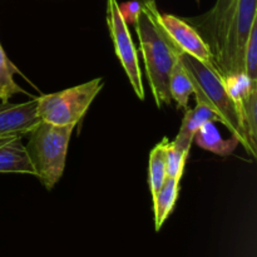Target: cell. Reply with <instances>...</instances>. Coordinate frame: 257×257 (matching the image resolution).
Wrapping results in <instances>:
<instances>
[{
	"label": "cell",
	"instance_id": "44dd1931",
	"mask_svg": "<svg viewBox=\"0 0 257 257\" xmlns=\"http://www.w3.org/2000/svg\"><path fill=\"white\" fill-rule=\"evenodd\" d=\"M9 137H10V136H9ZM5 138H7V137H0V142H2V141H4Z\"/></svg>",
	"mask_w": 257,
	"mask_h": 257
},
{
	"label": "cell",
	"instance_id": "2e32d148",
	"mask_svg": "<svg viewBox=\"0 0 257 257\" xmlns=\"http://www.w3.org/2000/svg\"><path fill=\"white\" fill-rule=\"evenodd\" d=\"M15 73H19V70L10 62L7 53L4 52V48L0 44V100L2 102H8L9 98L18 93H25L15 83Z\"/></svg>",
	"mask_w": 257,
	"mask_h": 257
},
{
	"label": "cell",
	"instance_id": "7c38bea8",
	"mask_svg": "<svg viewBox=\"0 0 257 257\" xmlns=\"http://www.w3.org/2000/svg\"><path fill=\"white\" fill-rule=\"evenodd\" d=\"M193 141L202 150L216 153L222 157L231 155L240 145L235 136H232L230 140H223L221 133L215 127V122H206L205 124L201 125L200 130L196 132Z\"/></svg>",
	"mask_w": 257,
	"mask_h": 257
},
{
	"label": "cell",
	"instance_id": "277c9868",
	"mask_svg": "<svg viewBox=\"0 0 257 257\" xmlns=\"http://www.w3.org/2000/svg\"><path fill=\"white\" fill-rule=\"evenodd\" d=\"M104 87L103 78L37 98L40 120L54 125H77Z\"/></svg>",
	"mask_w": 257,
	"mask_h": 257
},
{
	"label": "cell",
	"instance_id": "8fae6325",
	"mask_svg": "<svg viewBox=\"0 0 257 257\" xmlns=\"http://www.w3.org/2000/svg\"><path fill=\"white\" fill-rule=\"evenodd\" d=\"M206 122H218L217 115L207 107L197 104L193 109H190V108L186 109L180 132L176 136V140L172 143L181 150L190 152L196 132Z\"/></svg>",
	"mask_w": 257,
	"mask_h": 257
},
{
	"label": "cell",
	"instance_id": "7a4b0ae2",
	"mask_svg": "<svg viewBox=\"0 0 257 257\" xmlns=\"http://www.w3.org/2000/svg\"><path fill=\"white\" fill-rule=\"evenodd\" d=\"M157 14L156 2L143 3L141 4L135 25L145 59L151 92L157 107L161 108L165 104L170 105L172 102L170 94V73L175 62V55L160 27Z\"/></svg>",
	"mask_w": 257,
	"mask_h": 257
},
{
	"label": "cell",
	"instance_id": "5b68a950",
	"mask_svg": "<svg viewBox=\"0 0 257 257\" xmlns=\"http://www.w3.org/2000/svg\"><path fill=\"white\" fill-rule=\"evenodd\" d=\"M257 0H237L218 57V72L222 78L245 73L243 57L253 23L257 20Z\"/></svg>",
	"mask_w": 257,
	"mask_h": 257
},
{
	"label": "cell",
	"instance_id": "5bb4252c",
	"mask_svg": "<svg viewBox=\"0 0 257 257\" xmlns=\"http://www.w3.org/2000/svg\"><path fill=\"white\" fill-rule=\"evenodd\" d=\"M170 94L171 99L175 100L178 109H188V100L193 94L192 83H191L185 67L176 55L170 73Z\"/></svg>",
	"mask_w": 257,
	"mask_h": 257
},
{
	"label": "cell",
	"instance_id": "3957f363",
	"mask_svg": "<svg viewBox=\"0 0 257 257\" xmlns=\"http://www.w3.org/2000/svg\"><path fill=\"white\" fill-rule=\"evenodd\" d=\"M77 125H54L40 120L28 135L27 152L35 170V177L47 190H52L62 178L67 162L70 137Z\"/></svg>",
	"mask_w": 257,
	"mask_h": 257
},
{
	"label": "cell",
	"instance_id": "4fadbf2b",
	"mask_svg": "<svg viewBox=\"0 0 257 257\" xmlns=\"http://www.w3.org/2000/svg\"><path fill=\"white\" fill-rule=\"evenodd\" d=\"M180 177H167L162 187L153 197V210H155L156 231H160L163 223L170 217L173 211L176 201L180 193Z\"/></svg>",
	"mask_w": 257,
	"mask_h": 257
},
{
	"label": "cell",
	"instance_id": "ac0fdd59",
	"mask_svg": "<svg viewBox=\"0 0 257 257\" xmlns=\"http://www.w3.org/2000/svg\"><path fill=\"white\" fill-rule=\"evenodd\" d=\"M188 153L190 152L181 150L172 142H170L167 148V161H166V163H167V177L182 178Z\"/></svg>",
	"mask_w": 257,
	"mask_h": 257
},
{
	"label": "cell",
	"instance_id": "9a60e30c",
	"mask_svg": "<svg viewBox=\"0 0 257 257\" xmlns=\"http://www.w3.org/2000/svg\"><path fill=\"white\" fill-rule=\"evenodd\" d=\"M170 141L167 137L163 138L158 145L153 147L150 153V190L152 197L160 191L167 178V148Z\"/></svg>",
	"mask_w": 257,
	"mask_h": 257
},
{
	"label": "cell",
	"instance_id": "d6986e66",
	"mask_svg": "<svg viewBox=\"0 0 257 257\" xmlns=\"http://www.w3.org/2000/svg\"><path fill=\"white\" fill-rule=\"evenodd\" d=\"M141 9V3L138 0H130V2L124 3V4L119 5L120 14H122L124 22L135 24L136 19H137L138 12Z\"/></svg>",
	"mask_w": 257,
	"mask_h": 257
},
{
	"label": "cell",
	"instance_id": "e0dca14e",
	"mask_svg": "<svg viewBox=\"0 0 257 257\" xmlns=\"http://www.w3.org/2000/svg\"><path fill=\"white\" fill-rule=\"evenodd\" d=\"M243 70L248 79L257 82V20L253 23L243 57Z\"/></svg>",
	"mask_w": 257,
	"mask_h": 257
},
{
	"label": "cell",
	"instance_id": "30bf717a",
	"mask_svg": "<svg viewBox=\"0 0 257 257\" xmlns=\"http://www.w3.org/2000/svg\"><path fill=\"white\" fill-rule=\"evenodd\" d=\"M0 172L37 175L22 136H10L0 142Z\"/></svg>",
	"mask_w": 257,
	"mask_h": 257
},
{
	"label": "cell",
	"instance_id": "9c48e42d",
	"mask_svg": "<svg viewBox=\"0 0 257 257\" xmlns=\"http://www.w3.org/2000/svg\"><path fill=\"white\" fill-rule=\"evenodd\" d=\"M236 3L237 0H216V4L201 24V27H207V38H205V42L210 45L216 62L222 50Z\"/></svg>",
	"mask_w": 257,
	"mask_h": 257
},
{
	"label": "cell",
	"instance_id": "8992f818",
	"mask_svg": "<svg viewBox=\"0 0 257 257\" xmlns=\"http://www.w3.org/2000/svg\"><path fill=\"white\" fill-rule=\"evenodd\" d=\"M107 24L109 28L114 52L119 59L137 98L145 99V85L142 80L140 63H138L137 49L131 37L128 24L123 19L117 0H107Z\"/></svg>",
	"mask_w": 257,
	"mask_h": 257
},
{
	"label": "cell",
	"instance_id": "52a82bcc",
	"mask_svg": "<svg viewBox=\"0 0 257 257\" xmlns=\"http://www.w3.org/2000/svg\"><path fill=\"white\" fill-rule=\"evenodd\" d=\"M157 19L161 28L165 30L171 42L176 47L195 57L200 62L205 63L211 69L218 72L217 64H216L210 45L205 42L202 35L193 25H191L186 20L175 17V15L161 14L160 12L157 14Z\"/></svg>",
	"mask_w": 257,
	"mask_h": 257
},
{
	"label": "cell",
	"instance_id": "ba28073f",
	"mask_svg": "<svg viewBox=\"0 0 257 257\" xmlns=\"http://www.w3.org/2000/svg\"><path fill=\"white\" fill-rule=\"evenodd\" d=\"M37 107V98L24 103H0V137L28 135L40 122Z\"/></svg>",
	"mask_w": 257,
	"mask_h": 257
},
{
	"label": "cell",
	"instance_id": "6da1fadb",
	"mask_svg": "<svg viewBox=\"0 0 257 257\" xmlns=\"http://www.w3.org/2000/svg\"><path fill=\"white\" fill-rule=\"evenodd\" d=\"M163 33H165V30H163ZM165 35L172 52L182 63L188 77H190L191 83H192L193 94L196 97V103L205 105L208 109L212 110L217 115L218 122L222 123L232 133V136L237 138L240 145H242V147L255 158L256 151L251 147L245 125H243L235 102L226 89L222 75L216 70L211 69L208 65L200 62L188 53L181 50L180 48L176 47L171 42L166 33Z\"/></svg>",
	"mask_w": 257,
	"mask_h": 257
},
{
	"label": "cell",
	"instance_id": "ffe728a7",
	"mask_svg": "<svg viewBox=\"0 0 257 257\" xmlns=\"http://www.w3.org/2000/svg\"><path fill=\"white\" fill-rule=\"evenodd\" d=\"M138 2H140L141 4H143V3H148V2H156V0H138Z\"/></svg>",
	"mask_w": 257,
	"mask_h": 257
}]
</instances>
